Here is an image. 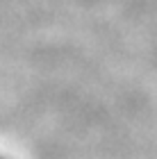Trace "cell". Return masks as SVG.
I'll return each instance as SVG.
<instances>
[{
    "label": "cell",
    "instance_id": "1",
    "mask_svg": "<svg viewBox=\"0 0 157 159\" xmlns=\"http://www.w3.org/2000/svg\"><path fill=\"white\" fill-rule=\"evenodd\" d=\"M0 159H2V157H0Z\"/></svg>",
    "mask_w": 157,
    "mask_h": 159
}]
</instances>
